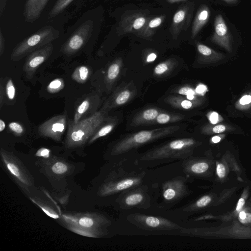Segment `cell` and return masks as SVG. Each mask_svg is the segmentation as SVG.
<instances>
[{"label": "cell", "mask_w": 251, "mask_h": 251, "mask_svg": "<svg viewBox=\"0 0 251 251\" xmlns=\"http://www.w3.org/2000/svg\"><path fill=\"white\" fill-rule=\"evenodd\" d=\"M5 89L7 99L10 101L14 100L16 96V90L15 86L12 78H8L7 80Z\"/></svg>", "instance_id": "obj_33"}, {"label": "cell", "mask_w": 251, "mask_h": 251, "mask_svg": "<svg viewBox=\"0 0 251 251\" xmlns=\"http://www.w3.org/2000/svg\"><path fill=\"white\" fill-rule=\"evenodd\" d=\"M53 50V46L50 43L29 54L23 67V71L27 78L33 77L39 67L51 55Z\"/></svg>", "instance_id": "obj_10"}, {"label": "cell", "mask_w": 251, "mask_h": 251, "mask_svg": "<svg viewBox=\"0 0 251 251\" xmlns=\"http://www.w3.org/2000/svg\"><path fill=\"white\" fill-rule=\"evenodd\" d=\"M168 2H169L170 3H175V2H179V1H183V0H167Z\"/></svg>", "instance_id": "obj_55"}, {"label": "cell", "mask_w": 251, "mask_h": 251, "mask_svg": "<svg viewBox=\"0 0 251 251\" xmlns=\"http://www.w3.org/2000/svg\"><path fill=\"white\" fill-rule=\"evenodd\" d=\"M183 188V184L178 181L169 182L164 187L163 198L167 201L173 200L182 193Z\"/></svg>", "instance_id": "obj_23"}, {"label": "cell", "mask_w": 251, "mask_h": 251, "mask_svg": "<svg viewBox=\"0 0 251 251\" xmlns=\"http://www.w3.org/2000/svg\"><path fill=\"white\" fill-rule=\"evenodd\" d=\"M31 200L36 203L39 207H40L48 216L53 218L54 219H58L59 218V215L54 211L53 209L48 207L47 205H45L44 204L42 203L39 201L34 200L31 198Z\"/></svg>", "instance_id": "obj_36"}, {"label": "cell", "mask_w": 251, "mask_h": 251, "mask_svg": "<svg viewBox=\"0 0 251 251\" xmlns=\"http://www.w3.org/2000/svg\"><path fill=\"white\" fill-rule=\"evenodd\" d=\"M5 122L2 119H0V132H2L5 129Z\"/></svg>", "instance_id": "obj_52"}, {"label": "cell", "mask_w": 251, "mask_h": 251, "mask_svg": "<svg viewBox=\"0 0 251 251\" xmlns=\"http://www.w3.org/2000/svg\"><path fill=\"white\" fill-rule=\"evenodd\" d=\"M186 98L189 100H194L196 99L195 98V95H194V94H190V95H187V96H186Z\"/></svg>", "instance_id": "obj_53"}, {"label": "cell", "mask_w": 251, "mask_h": 251, "mask_svg": "<svg viewBox=\"0 0 251 251\" xmlns=\"http://www.w3.org/2000/svg\"><path fill=\"white\" fill-rule=\"evenodd\" d=\"M211 198L209 196H204L199 199L195 203L197 208H201L207 205L211 201Z\"/></svg>", "instance_id": "obj_37"}, {"label": "cell", "mask_w": 251, "mask_h": 251, "mask_svg": "<svg viewBox=\"0 0 251 251\" xmlns=\"http://www.w3.org/2000/svg\"><path fill=\"white\" fill-rule=\"evenodd\" d=\"M68 121L66 114L53 116L39 126L38 134L42 137L60 141L68 128Z\"/></svg>", "instance_id": "obj_9"}, {"label": "cell", "mask_w": 251, "mask_h": 251, "mask_svg": "<svg viewBox=\"0 0 251 251\" xmlns=\"http://www.w3.org/2000/svg\"><path fill=\"white\" fill-rule=\"evenodd\" d=\"M178 126H170L151 130H141L131 134L115 144L111 151L112 155L125 153L133 149L176 132Z\"/></svg>", "instance_id": "obj_4"}, {"label": "cell", "mask_w": 251, "mask_h": 251, "mask_svg": "<svg viewBox=\"0 0 251 251\" xmlns=\"http://www.w3.org/2000/svg\"><path fill=\"white\" fill-rule=\"evenodd\" d=\"M64 87V82L63 79L57 78L50 82L47 86L48 92L54 94L61 91Z\"/></svg>", "instance_id": "obj_30"}, {"label": "cell", "mask_w": 251, "mask_h": 251, "mask_svg": "<svg viewBox=\"0 0 251 251\" xmlns=\"http://www.w3.org/2000/svg\"><path fill=\"white\" fill-rule=\"evenodd\" d=\"M196 143V141L192 138L177 139L147 152L141 156V160L153 161L186 157L191 153Z\"/></svg>", "instance_id": "obj_6"}, {"label": "cell", "mask_w": 251, "mask_h": 251, "mask_svg": "<svg viewBox=\"0 0 251 251\" xmlns=\"http://www.w3.org/2000/svg\"><path fill=\"white\" fill-rule=\"evenodd\" d=\"M199 53L198 61L201 64H209L223 60L226 56L216 51L209 47L200 42L196 43Z\"/></svg>", "instance_id": "obj_18"}, {"label": "cell", "mask_w": 251, "mask_h": 251, "mask_svg": "<svg viewBox=\"0 0 251 251\" xmlns=\"http://www.w3.org/2000/svg\"><path fill=\"white\" fill-rule=\"evenodd\" d=\"M5 89L4 86V80L2 77L0 78V108H1L4 103Z\"/></svg>", "instance_id": "obj_41"}, {"label": "cell", "mask_w": 251, "mask_h": 251, "mask_svg": "<svg viewBox=\"0 0 251 251\" xmlns=\"http://www.w3.org/2000/svg\"><path fill=\"white\" fill-rule=\"evenodd\" d=\"M209 17V7L206 5H202L198 11L193 23L191 31L192 39L195 38L202 27L206 24Z\"/></svg>", "instance_id": "obj_20"}, {"label": "cell", "mask_w": 251, "mask_h": 251, "mask_svg": "<svg viewBox=\"0 0 251 251\" xmlns=\"http://www.w3.org/2000/svg\"><path fill=\"white\" fill-rule=\"evenodd\" d=\"M91 74V69L88 66L80 65L75 69L72 75V78L77 83H84L87 81Z\"/></svg>", "instance_id": "obj_26"}, {"label": "cell", "mask_w": 251, "mask_h": 251, "mask_svg": "<svg viewBox=\"0 0 251 251\" xmlns=\"http://www.w3.org/2000/svg\"><path fill=\"white\" fill-rule=\"evenodd\" d=\"M122 64L120 59L113 61L108 67L105 76V81L107 85L112 84L118 77Z\"/></svg>", "instance_id": "obj_25"}, {"label": "cell", "mask_w": 251, "mask_h": 251, "mask_svg": "<svg viewBox=\"0 0 251 251\" xmlns=\"http://www.w3.org/2000/svg\"><path fill=\"white\" fill-rule=\"evenodd\" d=\"M214 27V31L211 40L231 52L232 50V36L222 15L219 14L215 17Z\"/></svg>", "instance_id": "obj_11"}, {"label": "cell", "mask_w": 251, "mask_h": 251, "mask_svg": "<svg viewBox=\"0 0 251 251\" xmlns=\"http://www.w3.org/2000/svg\"><path fill=\"white\" fill-rule=\"evenodd\" d=\"M209 168L208 164L204 162H196L191 164L189 166H187L186 170L191 172L200 174L206 172Z\"/></svg>", "instance_id": "obj_31"}, {"label": "cell", "mask_w": 251, "mask_h": 251, "mask_svg": "<svg viewBox=\"0 0 251 251\" xmlns=\"http://www.w3.org/2000/svg\"><path fill=\"white\" fill-rule=\"evenodd\" d=\"M229 4H233L237 2L238 0H223Z\"/></svg>", "instance_id": "obj_54"}, {"label": "cell", "mask_w": 251, "mask_h": 251, "mask_svg": "<svg viewBox=\"0 0 251 251\" xmlns=\"http://www.w3.org/2000/svg\"><path fill=\"white\" fill-rule=\"evenodd\" d=\"M62 220L70 230L90 237H100L103 233L102 228L108 223L103 215L94 213L63 214Z\"/></svg>", "instance_id": "obj_3"}, {"label": "cell", "mask_w": 251, "mask_h": 251, "mask_svg": "<svg viewBox=\"0 0 251 251\" xmlns=\"http://www.w3.org/2000/svg\"><path fill=\"white\" fill-rule=\"evenodd\" d=\"M176 93L180 95L187 96L190 94L195 95L196 91L190 87L185 86L179 88L177 90Z\"/></svg>", "instance_id": "obj_40"}, {"label": "cell", "mask_w": 251, "mask_h": 251, "mask_svg": "<svg viewBox=\"0 0 251 251\" xmlns=\"http://www.w3.org/2000/svg\"><path fill=\"white\" fill-rule=\"evenodd\" d=\"M42 167L48 176L60 178L70 174L72 167L66 161L56 156L41 159Z\"/></svg>", "instance_id": "obj_12"}, {"label": "cell", "mask_w": 251, "mask_h": 251, "mask_svg": "<svg viewBox=\"0 0 251 251\" xmlns=\"http://www.w3.org/2000/svg\"><path fill=\"white\" fill-rule=\"evenodd\" d=\"M165 18L164 15L151 17L137 36L147 40L151 39L156 30L163 23Z\"/></svg>", "instance_id": "obj_19"}, {"label": "cell", "mask_w": 251, "mask_h": 251, "mask_svg": "<svg viewBox=\"0 0 251 251\" xmlns=\"http://www.w3.org/2000/svg\"><path fill=\"white\" fill-rule=\"evenodd\" d=\"M232 129V127L226 124H207L201 128L202 133L210 134L213 133H220Z\"/></svg>", "instance_id": "obj_27"}, {"label": "cell", "mask_w": 251, "mask_h": 251, "mask_svg": "<svg viewBox=\"0 0 251 251\" xmlns=\"http://www.w3.org/2000/svg\"><path fill=\"white\" fill-rule=\"evenodd\" d=\"M7 0H0V16L1 17L5 11Z\"/></svg>", "instance_id": "obj_46"}, {"label": "cell", "mask_w": 251, "mask_h": 251, "mask_svg": "<svg viewBox=\"0 0 251 251\" xmlns=\"http://www.w3.org/2000/svg\"><path fill=\"white\" fill-rule=\"evenodd\" d=\"M245 200L243 198H240L239 200L236 207V211L238 212L241 210V209L242 208L243 206L245 204Z\"/></svg>", "instance_id": "obj_47"}, {"label": "cell", "mask_w": 251, "mask_h": 251, "mask_svg": "<svg viewBox=\"0 0 251 251\" xmlns=\"http://www.w3.org/2000/svg\"><path fill=\"white\" fill-rule=\"evenodd\" d=\"M104 122L99 127L89 139L87 143L88 144H92L99 138L105 136L109 134L113 130L116 124V122L114 121L106 123H104Z\"/></svg>", "instance_id": "obj_24"}, {"label": "cell", "mask_w": 251, "mask_h": 251, "mask_svg": "<svg viewBox=\"0 0 251 251\" xmlns=\"http://www.w3.org/2000/svg\"><path fill=\"white\" fill-rule=\"evenodd\" d=\"M239 103L242 105L249 104L251 103V95H247L244 96L240 99Z\"/></svg>", "instance_id": "obj_44"}, {"label": "cell", "mask_w": 251, "mask_h": 251, "mask_svg": "<svg viewBox=\"0 0 251 251\" xmlns=\"http://www.w3.org/2000/svg\"><path fill=\"white\" fill-rule=\"evenodd\" d=\"M35 155L38 157L47 159L51 156V151L48 148H41L37 151Z\"/></svg>", "instance_id": "obj_38"}, {"label": "cell", "mask_w": 251, "mask_h": 251, "mask_svg": "<svg viewBox=\"0 0 251 251\" xmlns=\"http://www.w3.org/2000/svg\"><path fill=\"white\" fill-rule=\"evenodd\" d=\"M160 111L155 108L146 109L138 113L133 119L132 126H137L148 124H152L155 120Z\"/></svg>", "instance_id": "obj_21"}, {"label": "cell", "mask_w": 251, "mask_h": 251, "mask_svg": "<svg viewBox=\"0 0 251 251\" xmlns=\"http://www.w3.org/2000/svg\"><path fill=\"white\" fill-rule=\"evenodd\" d=\"M165 101L174 107L183 109H190L201 103V100H189L180 96H170L165 99Z\"/></svg>", "instance_id": "obj_22"}, {"label": "cell", "mask_w": 251, "mask_h": 251, "mask_svg": "<svg viewBox=\"0 0 251 251\" xmlns=\"http://www.w3.org/2000/svg\"><path fill=\"white\" fill-rule=\"evenodd\" d=\"M206 91V86L203 84L199 85L195 89L196 93L201 95H203Z\"/></svg>", "instance_id": "obj_45"}, {"label": "cell", "mask_w": 251, "mask_h": 251, "mask_svg": "<svg viewBox=\"0 0 251 251\" xmlns=\"http://www.w3.org/2000/svg\"><path fill=\"white\" fill-rule=\"evenodd\" d=\"M50 0H25L23 17L25 21L29 23L36 21Z\"/></svg>", "instance_id": "obj_16"}, {"label": "cell", "mask_w": 251, "mask_h": 251, "mask_svg": "<svg viewBox=\"0 0 251 251\" xmlns=\"http://www.w3.org/2000/svg\"><path fill=\"white\" fill-rule=\"evenodd\" d=\"M246 215V213L245 211H240L239 213V221H240L243 220L245 218Z\"/></svg>", "instance_id": "obj_51"}, {"label": "cell", "mask_w": 251, "mask_h": 251, "mask_svg": "<svg viewBox=\"0 0 251 251\" xmlns=\"http://www.w3.org/2000/svg\"><path fill=\"white\" fill-rule=\"evenodd\" d=\"M5 49V39L1 29H0V56L2 55Z\"/></svg>", "instance_id": "obj_43"}, {"label": "cell", "mask_w": 251, "mask_h": 251, "mask_svg": "<svg viewBox=\"0 0 251 251\" xmlns=\"http://www.w3.org/2000/svg\"><path fill=\"white\" fill-rule=\"evenodd\" d=\"M221 140V137L219 136H215L211 139V141L214 143H217L219 142Z\"/></svg>", "instance_id": "obj_50"}, {"label": "cell", "mask_w": 251, "mask_h": 251, "mask_svg": "<svg viewBox=\"0 0 251 251\" xmlns=\"http://www.w3.org/2000/svg\"><path fill=\"white\" fill-rule=\"evenodd\" d=\"M156 54L154 53H150L147 57V62H153L156 58Z\"/></svg>", "instance_id": "obj_49"}, {"label": "cell", "mask_w": 251, "mask_h": 251, "mask_svg": "<svg viewBox=\"0 0 251 251\" xmlns=\"http://www.w3.org/2000/svg\"><path fill=\"white\" fill-rule=\"evenodd\" d=\"M95 13L94 9L87 12L71 27L70 34L60 49L64 55L67 56L75 55L92 39L98 28Z\"/></svg>", "instance_id": "obj_1"}, {"label": "cell", "mask_w": 251, "mask_h": 251, "mask_svg": "<svg viewBox=\"0 0 251 251\" xmlns=\"http://www.w3.org/2000/svg\"><path fill=\"white\" fill-rule=\"evenodd\" d=\"M0 154L5 169L23 190L29 192L34 185V181L23 162L13 153L2 148Z\"/></svg>", "instance_id": "obj_7"}, {"label": "cell", "mask_w": 251, "mask_h": 251, "mask_svg": "<svg viewBox=\"0 0 251 251\" xmlns=\"http://www.w3.org/2000/svg\"><path fill=\"white\" fill-rule=\"evenodd\" d=\"M100 99L96 93L87 96L77 106L72 122L74 123L87 118L97 112L100 105Z\"/></svg>", "instance_id": "obj_14"}, {"label": "cell", "mask_w": 251, "mask_h": 251, "mask_svg": "<svg viewBox=\"0 0 251 251\" xmlns=\"http://www.w3.org/2000/svg\"><path fill=\"white\" fill-rule=\"evenodd\" d=\"M59 31L50 25L44 26L18 43L13 50L10 59L18 61L32 52L51 43L59 36Z\"/></svg>", "instance_id": "obj_5"}, {"label": "cell", "mask_w": 251, "mask_h": 251, "mask_svg": "<svg viewBox=\"0 0 251 251\" xmlns=\"http://www.w3.org/2000/svg\"><path fill=\"white\" fill-rule=\"evenodd\" d=\"M141 179L136 177H126L111 180L103 184L100 190V194L105 196L128 189L140 183Z\"/></svg>", "instance_id": "obj_15"}, {"label": "cell", "mask_w": 251, "mask_h": 251, "mask_svg": "<svg viewBox=\"0 0 251 251\" xmlns=\"http://www.w3.org/2000/svg\"><path fill=\"white\" fill-rule=\"evenodd\" d=\"M75 0H57L49 14V18L56 17L62 13Z\"/></svg>", "instance_id": "obj_29"}, {"label": "cell", "mask_w": 251, "mask_h": 251, "mask_svg": "<svg viewBox=\"0 0 251 251\" xmlns=\"http://www.w3.org/2000/svg\"><path fill=\"white\" fill-rule=\"evenodd\" d=\"M151 17L149 12L146 10L134 11L124 15L117 28V35L120 36L132 33L137 35Z\"/></svg>", "instance_id": "obj_8"}, {"label": "cell", "mask_w": 251, "mask_h": 251, "mask_svg": "<svg viewBox=\"0 0 251 251\" xmlns=\"http://www.w3.org/2000/svg\"><path fill=\"white\" fill-rule=\"evenodd\" d=\"M9 129L16 136H21L25 133V128L22 124L16 122L9 124Z\"/></svg>", "instance_id": "obj_34"}, {"label": "cell", "mask_w": 251, "mask_h": 251, "mask_svg": "<svg viewBox=\"0 0 251 251\" xmlns=\"http://www.w3.org/2000/svg\"><path fill=\"white\" fill-rule=\"evenodd\" d=\"M135 220L145 227L157 229H171L178 228V226L169 220L152 216L136 214Z\"/></svg>", "instance_id": "obj_17"}, {"label": "cell", "mask_w": 251, "mask_h": 251, "mask_svg": "<svg viewBox=\"0 0 251 251\" xmlns=\"http://www.w3.org/2000/svg\"><path fill=\"white\" fill-rule=\"evenodd\" d=\"M107 112L100 109L93 115L74 123L69 119L64 145L67 149H74L88 143L99 127L107 119Z\"/></svg>", "instance_id": "obj_2"}, {"label": "cell", "mask_w": 251, "mask_h": 251, "mask_svg": "<svg viewBox=\"0 0 251 251\" xmlns=\"http://www.w3.org/2000/svg\"><path fill=\"white\" fill-rule=\"evenodd\" d=\"M171 62L165 61L158 64L154 69V73L157 75H161L169 71L171 68Z\"/></svg>", "instance_id": "obj_35"}, {"label": "cell", "mask_w": 251, "mask_h": 251, "mask_svg": "<svg viewBox=\"0 0 251 251\" xmlns=\"http://www.w3.org/2000/svg\"><path fill=\"white\" fill-rule=\"evenodd\" d=\"M240 222H241L243 224H249L251 223V213H246V215L245 218L240 221Z\"/></svg>", "instance_id": "obj_48"}, {"label": "cell", "mask_w": 251, "mask_h": 251, "mask_svg": "<svg viewBox=\"0 0 251 251\" xmlns=\"http://www.w3.org/2000/svg\"><path fill=\"white\" fill-rule=\"evenodd\" d=\"M207 117L212 124H216L223 121V118L216 112H212L210 113Z\"/></svg>", "instance_id": "obj_39"}, {"label": "cell", "mask_w": 251, "mask_h": 251, "mask_svg": "<svg viewBox=\"0 0 251 251\" xmlns=\"http://www.w3.org/2000/svg\"><path fill=\"white\" fill-rule=\"evenodd\" d=\"M217 174L220 178H223L226 175V169L222 164H218L216 168Z\"/></svg>", "instance_id": "obj_42"}, {"label": "cell", "mask_w": 251, "mask_h": 251, "mask_svg": "<svg viewBox=\"0 0 251 251\" xmlns=\"http://www.w3.org/2000/svg\"><path fill=\"white\" fill-rule=\"evenodd\" d=\"M192 4H185L180 7L174 15L170 32L174 39H176L180 33L189 23L193 13Z\"/></svg>", "instance_id": "obj_13"}, {"label": "cell", "mask_w": 251, "mask_h": 251, "mask_svg": "<svg viewBox=\"0 0 251 251\" xmlns=\"http://www.w3.org/2000/svg\"><path fill=\"white\" fill-rule=\"evenodd\" d=\"M184 118V116L182 115L160 112L153 123L166 124L177 122L182 120Z\"/></svg>", "instance_id": "obj_28"}, {"label": "cell", "mask_w": 251, "mask_h": 251, "mask_svg": "<svg viewBox=\"0 0 251 251\" xmlns=\"http://www.w3.org/2000/svg\"><path fill=\"white\" fill-rule=\"evenodd\" d=\"M144 199L143 195L140 193H133L126 197L125 202L127 205L134 206L139 204Z\"/></svg>", "instance_id": "obj_32"}]
</instances>
